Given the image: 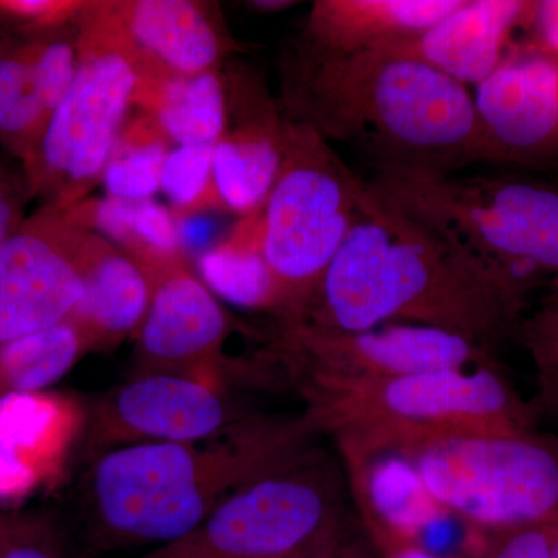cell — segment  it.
I'll list each match as a JSON object with an SVG mask.
<instances>
[{
  "instance_id": "cell-1",
  "label": "cell",
  "mask_w": 558,
  "mask_h": 558,
  "mask_svg": "<svg viewBox=\"0 0 558 558\" xmlns=\"http://www.w3.org/2000/svg\"><path fill=\"white\" fill-rule=\"evenodd\" d=\"M526 295L476 269L368 189L357 222L299 322L348 332L428 326L494 349L517 336Z\"/></svg>"
},
{
  "instance_id": "cell-2",
  "label": "cell",
  "mask_w": 558,
  "mask_h": 558,
  "mask_svg": "<svg viewBox=\"0 0 558 558\" xmlns=\"http://www.w3.org/2000/svg\"><path fill=\"white\" fill-rule=\"evenodd\" d=\"M279 106L328 142L366 150L376 167L457 172L484 161L469 87L389 47L325 57L293 46Z\"/></svg>"
},
{
  "instance_id": "cell-3",
  "label": "cell",
  "mask_w": 558,
  "mask_h": 558,
  "mask_svg": "<svg viewBox=\"0 0 558 558\" xmlns=\"http://www.w3.org/2000/svg\"><path fill=\"white\" fill-rule=\"evenodd\" d=\"M307 417L259 422L196 442H148L98 454L83 478V543L94 550L163 548L222 501L292 462Z\"/></svg>"
},
{
  "instance_id": "cell-4",
  "label": "cell",
  "mask_w": 558,
  "mask_h": 558,
  "mask_svg": "<svg viewBox=\"0 0 558 558\" xmlns=\"http://www.w3.org/2000/svg\"><path fill=\"white\" fill-rule=\"evenodd\" d=\"M488 277L529 290L558 279V190L512 178L376 167L366 182Z\"/></svg>"
},
{
  "instance_id": "cell-5",
  "label": "cell",
  "mask_w": 558,
  "mask_h": 558,
  "mask_svg": "<svg viewBox=\"0 0 558 558\" xmlns=\"http://www.w3.org/2000/svg\"><path fill=\"white\" fill-rule=\"evenodd\" d=\"M303 380L312 427L332 432L347 458L416 436L531 435L542 417L499 362L391 379Z\"/></svg>"
},
{
  "instance_id": "cell-6",
  "label": "cell",
  "mask_w": 558,
  "mask_h": 558,
  "mask_svg": "<svg viewBox=\"0 0 558 558\" xmlns=\"http://www.w3.org/2000/svg\"><path fill=\"white\" fill-rule=\"evenodd\" d=\"M366 193L365 180L349 170L328 140L288 120L281 171L260 209V245L277 278L281 323L299 322L310 310Z\"/></svg>"
},
{
  "instance_id": "cell-7",
  "label": "cell",
  "mask_w": 558,
  "mask_h": 558,
  "mask_svg": "<svg viewBox=\"0 0 558 558\" xmlns=\"http://www.w3.org/2000/svg\"><path fill=\"white\" fill-rule=\"evenodd\" d=\"M376 454L405 459L439 509L481 532L558 524L557 436H416Z\"/></svg>"
},
{
  "instance_id": "cell-8",
  "label": "cell",
  "mask_w": 558,
  "mask_h": 558,
  "mask_svg": "<svg viewBox=\"0 0 558 558\" xmlns=\"http://www.w3.org/2000/svg\"><path fill=\"white\" fill-rule=\"evenodd\" d=\"M76 32L75 81L24 163L33 193L49 207L80 204L101 182L138 90L137 64L108 0L87 2Z\"/></svg>"
},
{
  "instance_id": "cell-9",
  "label": "cell",
  "mask_w": 558,
  "mask_h": 558,
  "mask_svg": "<svg viewBox=\"0 0 558 558\" xmlns=\"http://www.w3.org/2000/svg\"><path fill=\"white\" fill-rule=\"evenodd\" d=\"M339 495L315 465H284L230 495L186 537L143 558H282L339 534Z\"/></svg>"
},
{
  "instance_id": "cell-10",
  "label": "cell",
  "mask_w": 558,
  "mask_h": 558,
  "mask_svg": "<svg viewBox=\"0 0 558 558\" xmlns=\"http://www.w3.org/2000/svg\"><path fill=\"white\" fill-rule=\"evenodd\" d=\"M278 344L303 379H391L498 363L490 348L468 337L417 325L348 332L307 322L281 323Z\"/></svg>"
},
{
  "instance_id": "cell-11",
  "label": "cell",
  "mask_w": 558,
  "mask_h": 558,
  "mask_svg": "<svg viewBox=\"0 0 558 558\" xmlns=\"http://www.w3.org/2000/svg\"><path fill=\"white\" fill-rule=\"evenodd\" d=\"M83 293L76 226L46 205L0 241V347L70 322Z\"/></svg>"
},
{
  "instance_id": "cell-12",
  "label": "cell",
  "mask_w": 558,
  "mask_h": 558,
  "mask_svg": "<svg viewBox=\"0 0 558 558\" xmlns=\"http://www.w3.org/2000/svg\"><path fill=\"white\" fill-rule=\"evenodd\" d=\"M484 161L539 165L558 156V57L510 47L473 94Z\"/></svg>"
},
{
  "instance_id": "cell-13",
  "label": "cell",
  "mask_w": 558,
  "mask_h": 558,
  "mask_svg": "<svg viewBox=\"0 0 558 558\" xmlns=\"http://www.w3.org/2000/svg\"><path fill=\"white\" fill-rule=\"evenodd\" d=\"M233 421L222 389L205 381L150 374L110 391L94 407L87 442L98 454L148 442L215 438Z\"/></svg>"
},
{
  "instance_id": "cell-14",
  "label": "cell",
  "mask_w": 558,
  "mask_h": 558,
  "mask_svg": "<svg viewBox=\"0 0 558 558\" xmlns=\"http://www.w3.org/2000/svg\"><path fill=\"white\" fill-rule=\"evenodd\" d=\"M229 330V315L185 263L168 267L154 277L135 377L170 374L220 388L216 366Z\"/></svg>"
},
{
  "instance_id": "cell-15",
  "label": "cell",
  "mask_w": 558,
  "mask_h": 558,
  "mask_svg": "<svg viewBox=\"0 0 558 558\" xmlns=\"http://www.w3.org/2000/svg\"><path fill=\"white\" fill-rule=\"evenodd\" d=\"M110 5L137 64V95L161 81L219 72L238 49L218 7L207 2L112 0Z\"/></svg>"
},
{
  "instance_id": "cell-16",
  "label": "cell",
  "mask_w": 558,
  "mask_h": 558,
  "mask_svg": "<svg viewBox=\"0 0 558 558\" xmlns=\"http://www.w3.org/2000/svg\"><path fill=\"white\" fill-rule=\"evenodd\" d=\"M227 89L229 123L215 146L213 180L219 209L244 218L269 199L284 159L288 120L256 76H233Z\"/></svg>"
},
{
  "instance_id": "cell-17",
  "label": "cell",
  "mask_w": 558,
  "mask_h": 558,
  "mask_svg": "<svg viewBox=\"0 0 558 558\" xmlns=\"http://www.w3.org/2000/svg\"><path fill=\"white\" fill-rule=\"evenodd\" d=\"M76 33L40 35L0 57V140L22 160L38 148L78 72Z\"/></svg>"
},
{
  "instance_id": "cell-18",
  "label": "cell",
  "mask_w": 558,
  "mask_h": 558,
  "mask_svg": "<svg viewBox=\"0 0 558 558\" xmlns=\"http://www.w3.org/2000/svg\"><path fill=\"white\" fill-rule=\"evenodd\" d=\"M534 9L524 0H461L428 31L387 47L476 87L505 60L513 33L527 31Z\"/></svg>"
},
{
  "instance_id": "cell-19",
  "label": "cell",
  "mask_w": 558,
  "mask_h": 558,
  "mask_svg": "<svg viewBox=\"0 0 558 558\" xmlns=\"http://www.w3.org/2000/svg\"><path fill=\"white\" fill-rule=\"evenodd\" d=\"M76 252L84 293L70 322L78 326L89 348L119 343L140 329L148 314L153 275L101 234L80 226Z\"/></svg>"
},
{
  "instance_id": "cell-20",
  "label": "cell",
  "mask_w": 558,
  "mask_h": 558,
  "mask_svg": "<svg viewBox=\"0 0 558 558\" xmlns=\"http://www.w3.org/2000/svg\"><path fill=\"white\" fill-rule=\"evenodd\" d=\"M461 0H317L295 46L348 57L421 35Z\"/></svg>"
},
{
  "instance_id": "cell-21",
  "label": "cell",
  "mask_w": 558,
  "mask_h": 558,
  "mask_svg": "<svg viewBox=\"0 0 558 558\" xmlns=\"http://www.w3.org/2000/svg\"><path fill=\"white\" fill-rule=\"evenodd\" d=\"M60 400L33 392L0 399V498L27 494L49 472L72 433Z\"/></svg>"
},
{
  "instance_id": "cell-22",
  "label": "cell",
  "mask_w": 558,
  "mask_h": 558,
  "mask_svg": "<svg viewBox=\"0 0 558 558\" xmlns=\"http://www.w3.org/2000/svg\"><path fill=\"white\" fill-rule=\"evenodd\" d=\"M76 226L116 244L138 260L153 278L161 270L185 263L180 244L179 219L174 211L154 201H123L116 197L80 202L64 208Z\"/></svg>"
},
{
  "instance_id": "cell-23",
  "label": "cell",
  "mask_w": 558,
  "mask_h": 558,
  "mask_svg": "<svg viewBox=\"0 0 558 558\" xmlns=\"http://www.w3.org/2000/svg\"><path fill=\"white\" fill-rule=\"evenodd\" d=\"M178 146L213 145L229 123V89L219 72L161 81L135 98Z\"/></svg>"
},
{
  "instance_id": "cell-24",
  "label": "cell",
  "mask_w": 558,
  "mask_h": 558,
  "mask_svg": "<svg viewBox=\"0 0 558 558\" xmlns=\"http://www.w3.org/2000/svg\"><path fill=\"white\" fill-rule=\"evenodd\" d=\"M208 288L248 310L281 312L277 278L260 245V209L244 216L233 231L197 260Z\"/></svg>"
},
{
  "instance_id": "cell-25",
  "label": "cell",
  "mask_w": 558,
  "mask_h": 558,
  "mask_svg": "<svg viewBox=\"0 0 558 558\" xmlns=\"http://www.w3.org/2000/svg\"><path fill=\"white\" fill-rule=\"evenodd\" d=\"M89 348L73 322L39 330L0 347V399L49 387Z\"/></svg>"
},
{
  "instance_id": "cell-26",
  "label": "cell",
  "mask_w": 558,
  "mask_h": 558,
  "mask_svg": "<svg viewBox=\"0 0 558 558\" xmlns=\"http://www.w3.org/2000/svg\"><path fill=\"white\" fill-rule=\"evenodd\" d=\"M170 145L150 113L142 110L128 119L102 171L101 182L108 196L149 201L160 190L161 170Z\"/></svg>"
},
{
  "instance_id": "cell-27",
  "label": "cell",
  "mask_w": 558,
  "mask_h": 558,
  "mask_svg": "<svg viewBox=\"0 0 558 558\" xmlns=\"http://www.w3.org/2000/svg\"><path fill=\"white\" fill-rule=\"evenodd\" d=\"M213 145L175 146L161 170L160 190L174 207L175 218L219 208L213 180Z\"/></svg>"
},
{
  "instance_id": "cell-28",
  "label": "cell",
  "mask_w": 558,
  "mask_h": 558,
  "mask_svg": "<svg viewBox=\"0 0 558 558\" xmlns=\"http://www.w3.org/2000/svg\"><path fill=\"white\" fill-rule=\"evenodd\" d=\"M515 339L527 349L537 376V403L542 416L558 422V292L550 290L531 317L523 318Z\"/></svg>"
},
{
  "instance_id": "cell-29",
  "label": "cell",
  "mask_w": 558,
  "mask_h": 558,
  "mask_svg": "<svg viewBox=\"0 0 558 558\" xmlns=\"http://www.w3.org/2000/svg\"><path fill=\"white\" fill-rule=\"evenodd\" d=\"M0 558H94L78 549L49 524L31 520H2Z\"/></svg>"
},
{
  "instance_id": "cell-30",
  "label": "cell",
  "mask_w": 558,
  "mask_h": 558,
  "mask_svg": "<svg viewBox=\"0 0 558 558\" xmlns=\"http://www.w3.org/2000/svg\"><path fill=\"white\" fill-rule=\"evenodd\" d=\"M86 5L76 0H0V20L44 35L76 24Z\"/></svg>"
},
{
  "instance_id": "cell-31",
  "label": "cell",
  "mask_w": 558,
  "mask_h": 558,
  "mask_svg": "<svg viewBox=\"0 0 558 558\" xmlns=\"http://www.w3.org/2000/svg\"><path fill=\"white\" fill-rule=\"evenodd\" d=\"M558 524L483 532L481 558H553Z\"/></svg>"
},
{
  "instance_id": "cell-32",
  "label": "cell",
  "mask_w": 558,
  "mask_h": 558,
  "mask_svg": "<svg viewBox=\"0 0 558 558\" xmlns=\"http://www.w3.org/2000/svg\"><path fill=\"white\" fill-rule=\"evenodd\" d=\"M529 46L558 57V0L535 2L531 24Z\"/></svg>"
},
{
  "instance_id": "cell-33",
  "label": "cell",
  "mask_w": 558,
  "mask_h": 558,
  "mask_svg": "<svg viewBox=\"0 0 558 558\" xmlns=\"http://www.w3.org/2000/svg\"><path fill=\"white\" fill-rule=\"evenodd\" d=\"M381 558H440L422 548L414 539L400 537L398 534L379 527H368Z\"/></svg>"
},
{
  "instance_id": "cell-34",
  "label": "cell",
  "mask_w": 558,
  "mask_h": 558,
  "mask_svg": "<svg viewBox=\"0 0 558 558\" xmlns=\"http://www.w3.org/2000/svg\"><path fill=\"white\" fill-rule=\"evenodd\" d=\"M24 222L21 215L20 204L11 191L9 183L0 178V241L9 238L13 231L20 229Z\"/></svg>"
},
{
  "instance_id": "cell-35",
  "label": "cell",
  "mask_w": 558,
  "mask_h": 558,
  "mask_svg": "<svg viewBox=\"0 0 558 558\" xmlns=\"http://www.w3.org/2000/svg\"><path fill=\"white\" fill-rule=\"evenodd\" d=\"M341 543L340 532L339 534L332 535V537L323 539L317 545L311 546V548L301 550V553L293 554V556L282 558H333L339 553Z\"/></svg>"
},
{
  "instance_id": "cell-36",
  "label": "cell",
  "mask_w": 558,
  "mask_h": 558,
  "mask_svg": "<svg viewBox=\"0 0 558 558\" xmlns=\"http://www.w3.org/2000/svg\"><path fill=\"white\" fill-rule=\"evenodd\" d=\"M247 5L250 9L260 11V13H278V11L288 10L295 5V2H289V0H255V2H248Z\"/></svg>"
},
{
  "instance_id": "cell-37",
  "label": "cell",
  "mask_w": 558,
  "mask_h": 558,
  "mask_svg": "<svg viewBox=\"0 0 558 558\" xmlns=\"http://www.w3.org/2000/svg\"><path fill=\"white\" fill-rule=\"evenodd\" d=\"M333 558H373V556L363 546L341 543L339 553Z\"/></svg>"
},
{
  "instance_id": "cell-38",
  "label": "cell",
  "mask_w": 558,
  "mask_h": 558,
  "mask_svg": "<svg viewBox=\"0 0 558 558\" xmlns=\"http://www.w3.org/2000/svg\"><path fill=\"white\" fill-rule=\"evenodd\" d=\"M553 558H558V535L556 539V545H554Z\"/></svg>"
},
{
  "instance_id": "cell-39",
  "label": "cell",
  "mask_w": 558,
  "mask_h": 558,
  "mask_svg": "<svg viewBox=\"0 0 558 558\" xmlns=\"http://www.w3.org/2000/svg\"><path fill=\"white\" fill-rule=\"evenodd\" d=\"M550 290H556V292H558V279L557 281H553L550 282Z\"/></svg>"
},
{
  "instance_id": "cell-40",
  "label": "cell",
  "mask_w": 558,
  "mask_h": 558,
  "mask_svg": "<svg viewBox=\"0 0 558 558\" xmlns=\"http://www.w3.org/2000/svg\"><path fill=\"white\" fill-rule=\"evenodd\" d=\"M2 520H3V519H0V529H2Z\"/></svg>"
}]
</instances>
